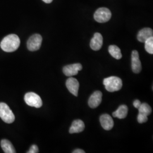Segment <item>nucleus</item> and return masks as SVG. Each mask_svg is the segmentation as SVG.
Wrapping results in <instances>:
<instances>
[{"mask_svg": "<svg viewBox=\"0 0 153 153\" xmlns=\"http://www.w3.org/2000/svg\"><path fill=\"white\" fill-rule=\"evenodd\" d=\"M1 146L4 153H16V150L10 141L7 140H2L1 141Z\"/></svg>", "mask_w": 153, "mask_h": 153, "instance_id": "dca6fc26", "label": "nucleus"}, {"mask_svg": "<svg viewBox=\"0 0 153 153\" xmlns=\"http://www.w3.org/2000/svg\"><path fill=\"white\" fill-rule=\"evenodd\" d=\"M141 104V102H140L139 100H137H137H135L134 101V102H133V105H134V107L135 108H137V109L140 107Z\"/></svg>", "mask_w": 153, "mask_h": 153, "instance_id": "4be33fe9", "label": "nucleus"}, {"mask_svg": "<svg viewBox=\"0 0 153 153\" xmlns=\"http://www.w3.org/2000/svg\"><path fill=\"white\" fill-rule=\"evenodd\" d=\"M73 153H85V152L84 151V150H83L82 149H76V150H74L73 152Z\"/></svg>", "mask_w": 153, "mask_h": 153, "instance_id": "5701e85b", "label": "nucleus"}, {"mask_svg": "<svg viewBox=\"0 0 153 153\" xmlns=\"http://www.w3.org/2000/svg\"><path fill=\"white\" fill-rule=\"evenodd\" d=\"M103 84L105 89L109 92H115L120 90L123 86V81L119 77L111 76L105 78Z\"/></svg>", "mask_w": 153, "mask_h": 153, "instance_id": "f03ea898", "label": "nucleus"}, {"mask_svg": "<svg viewBox=\"0 0 153 153\" xmlns=\"http://www.w3.org/2000/svg\"><path fill=\"white\" fill-rule=\"evenodd\" d=\"M85 126L83 121L81 120H76L73 121L71 126L69 129V133H78L84 131Z\"/></svg>", "mask_w": 153, "mask_h": 153, "instance_id": "4468645a", "label": "nucleus"}, {"mask_svg": "<svg viewBox=\"0 0 153 153\" xmlns=\"http://www.w3.org/2000/svg\"><path fill=\"white\" fill-rule=\"evenodd\" d=\"M27 153H39L38 147L35 145H33L30 149H29V150L28 151Z\"/></svg>", "mask_w": 153, "mask_h": 153, "instance_id": "412c9836", "label": "nucleus"}, {"mask_svg": "<svg viewBox=\"0 0 153 153\" xmlns=\"http://www.w3.org/2000/svg\"><path fill=\"white\" fill-rule=\"evenodd\" d=\"M94 17L95 20L99 23L108 22L111 18V12L108 9L101 7L95 11Z\"/></svg>", "mask_w": 153, "mask_h": 153, "instance_id": "39448f33", "label": "nucleus"}, {"mask_svg": "<svg viewBox=\"0 0 153 153\" xmlns=\"http://www.w3.org/2000/svg\"><path fill=\"white\" fill-rule=\"evenodd\" d=\"M21 43L19 38L15 34H10L5 36L1 42V49L6 52H13L19 48Z\"/></svg>", "mask_w": 153, "mask_h": 153, "instance_id": "f257e3e1", "label": "nucleus"}, {"mask_svg": "<svg viewBox=\"0 0 153 153\" xmlns=\"http://www.w3.org/2000/svg\"><path fill=\"white\" fill-rule=\"evenodd\" d=\"M108 51L110 55L117 60H119L122 57L121 50L117 46L115 45H111L108 48Z\"/></svg>", "mask_w": 153, "mask_h": 153, "instance_id": "f3484780", "label": "nucleus"}, {"mask_svg": "<svg viewBox=\"0 0 153 153\" xmlns=\"http://www.w3.org/2000/svg\"><path fill=\"white\" fill-rule=\"evenodd\" d=\"M153 35V31L150 28H144L141 30L137 35V39L139 42L145 43V42L152 37Z\"/></svg>", "mask_w": 153, "mask_h": 153, "instance_id": "ddd939ff", "label": "nucleus"}, {"mask_svg": "<svg viewBox=\"0 0 153 153\" xmlns=\"http://www.w3.org/2000/svg\"><path fill=\"white\" fill-rule=\"evenodd\" d=\"M138 109V111H139L140 114L146 115L147 116L150 115L152 112V109L151 107L146 103H141L140 107Z\"/></svg>", "mask_w": 153, "mask_h": 153, "instance_id": "a211bd4d", "label": "nucleus"}, {"mask_svg": "<svg viewBox=\"0 0 153 153\" xmlns=\"http://www.w3.org/2000/svg\"><path fill=\"white\" fill-rule=\"evenodd\" d=\"M103 36L99 33H95L90 42V47L94 51H99L103 45Z\"/></svg>", "mask_w": 153, "mask_h": 153, "instance_id": "9b49d317", "label": "nucleus"}, {"mask_svg": "<svg viewBox=\"0 0 153 153\" xmlns=\"http://www.w3.org/2000/svg\"><path fill=\"white\" fill-rule=\"evenodd\" d=\"M128 108L126 105H121L117 109L112 113V116L114 117H117L120 119L126 118L128 114Z\"/></svg>", "mask_w": 153, "mask_h": 153, "instance_id": "2eb2a0df", "label": "nucleus"}, {"mask_svg": "<svg viewBox=\"0 0 153 153\" xmlns=\"http://www.w3.org/2000/svg\"><path fill=\"white\" fill-rule=\"evenodd\" d=\"M24 99L28 105L37 108L41 107L43 104L42 100L39 95L33 92L26 93L25 95Z\"/></svg>", "mask_w": 153, "mask_h": 153, "instance_id": "20e7f679", "label": "nucleus"}, {"mask_svg": "<svg viewBox=\"0 0 153 153\" xmlns=\"http://www.w3.org/2000/svg\"><path fill=\"white\" fill-rule=\"evenodd\" d=\"M145 50L150 54H153V37H150L145 42Z\"/></svg>", "mask_w": 153, "mask_h": 153, "instance_id": "6ab92c4d", "label": "nucleus"}, {"mask_svg": "<svg viewBox=\"0 0 153 153\" xmlns=\"http://www.w3.org/2000/svg\"><path fill=\"white\" fill-rule=\"evenodd\" d=\"M82 69V65L81 64L76 63L64 66L63 68V73L66 76H74L76 75L78 73V71Z\"/></svg>", "mask_w": 153, "mask_h": 153, "instance_id": "6e6552de", "label": "nucleus"}, {"mask_svg": "<svg viewBox=\"0 0 153 153\" xmlns=\"http://www.w3.org/2000/svg\"><path fill=\"white\" fill-rule=\"evenodd\" d=\"M53 0H43V1H44V2L47 3V4H50L52 2Z\"/></svg>", "mask_w": 153, "mask_h": 153, "instance_id": "b1692460", "label": "nucleus"}, {"mask_svg": "<svg viewBox=\"0 0 153 153\" xmlns=\"http://www.w3.org/2000/svg\"><path fill=\"white\" fill-rule=\"evenodd\" d=\"M148 120V118L147 116L138 113V115L137 116V120L139 123L142 124V123H146Z\"/></svg>", "mask_w": 153, "mask_h": 153, "instance_id": "aec40b11", "label": "nucleus"}, {"mask_svg": "<svg viewBox=\"0 0 153 153\" xmlns=\"http://www.w3.org/2000/svg\"><path fill=\"white\" fill-rule=\"evenodd\" d=\"M42 37L39 34H34L31 36L27 42V47L30 51H36L40 49L42 43Z\"/></svg>", "mask_w": 153, "mask_h": 153, "instance_id": "423d86ee", "label": "nucleus"}, {"mask_svg": "<svg viewBox=\"0 0 153 153\" xmlns=\"http://www.w3.org/2000/svg\"><path fill=\"white\" fill-rule=\"evenodd\" d=\"M100 122L103 128L106 131L112 129L114 126V120L112 117L108 114H103L100 116Z\"/></svg>", "mask_w": 153, "mask_h": 153, "instance_id": "f8f14e48", "label": "nucleus"}, {"mask_svg": "<svg viewBox=\"0 0 153 153\" xmlns=\"http://www.w3.org/2000/svg\"><path fill=\"white\" fill-rule=\"evenodd\" d=\"M131 69L134 73H139L141 71L142 65L140 60L139 54L137 51L134 50L131 52Z\"/></svg>", "mask_w": 153, "mask_h": 153, "instance_id": "0eeeda50", "label": "nucleus"}, {"mask_svg": "<svg viewBox=\"0 0 153 153\" xmlns=\"http://www.w3.org/2000/svg\"><path fill=\"white\" fill-rule=\"evenodd\" d=\"M102 93L100 91H96L90 96L88 104L90 108H95L98 107L102 102Z\"/></svg>", "mask_w": 153, "mask_h": 153, "instance_id": "9d476101", "label": "nucleus"}, {"mask_svg": "<svg viewBox=\"0 0 153 153\" xmlns=\"http://www.w3.org/2000/svg\"><path fill=\"white\" fill-rule=\"evenodd\" d=\"M0 117L6 123L11 124L15 120V116L5 103H0Z\"/></svg>", "mask_w": 153, "mask_h": 153, "instance_id": "7ed1b4c3", "label": "nucleus"}, {"mask_svg": "<svg viewBox=\"0 0 153 153\" xmlns=\"http://www.w3.org/2000/svg\"><path fill=\"white\" fill-rule=\"evenodd\" d=\"M66 86L70 93L76 97L78 96L79 83L76 79L73 77L68 78L66 81Z\"/></svg>", "mask_w": 153, "mask_h": 153, "instance_id": "1a4fd4ad", "label": "nucleus"}]
</instances>
